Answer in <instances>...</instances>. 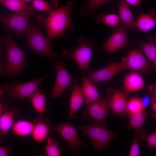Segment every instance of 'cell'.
<instances>
[{
  "label": "cell",
  "mask_w": 156,
  "mask_h": 156,
  "mask_svg": "<svg viewBox=\"0 0 156 156\" xmlns=\"http://www.w3.org/2000/svg\"><path fill=\"white\" fill-rule=\"evenodd\" d=\"M76 128L86 136L94 148L99 151L103 150L117 134L106 128L104 125L94 122L78 125Z\"/></svg>",
  "instance_id": "3"
},
{
  "label": "cell",
  "mask_w": 156,
  "mask_h": 156,
  "mask_svg": "<svg viewBox=\"0 0 156 156\" xmlns=\"http://www.w3.org/2000/svg\"><path fill=\"white\" fill-rule=\"evenodd\" d=\"M36 11L30 10L15 12L4 16H0V22L7 26L19 36L23 37L26 32L29 21Z\"/></svg>",
  "instance_id": "5"
},
{
  "label": "cell",
  "mask_w": 156,
  "mask_h": 156,
  "mask_svg": "<svg viewBox=\"0 0 156 156\" xmlns=\"http://www.w3.org/2000/svg\"><path fill=\"white\" fill-rule=\"evenodd\" d=\"M124 83V90L127 93L139 90L144 86L142 76L139 73L135 72H130L126 75Z\"/></svg>",
  "instance_id": "20"
},
{
  "label": "cell",
  "mask_w": 156,
  "mask_h": 156,
  "mask_svg": "<svg viewBox=\"0 0 156 156\" xmlns=\"http://www.w3.org/2000/svg\"><path fill=\"white\" fill-rule=\"evenodd\" d=\"M127 69L123 57L121 61L112 63L105 67L99 70L89 72L88 78L92 82H100L112 79L119 72Z\"/></svg>",
  "instance_id": "9"
},
{
  "label": "cell",
  "mask_w": 156,
  "mask_h": 156,
  "mask_svg": "<svg viewBox=\"0 0 156 156\" xmlns=\"http://www.w3.org/2000/svg\"><path fill=\"white\" fill-rule=\"evenodd\" d=\"M80 40L79 46L70 53L69 56L75 60L83 71H88L90 61L94 52L91 47L93 43L90 40Z\"/></svg>",
  "instance_id": "8"
},
{
  "label": "cell",
  "mask_w": 156,
  "mask_h": 156,
  "mask_svg": "<svg viewBox=\"0 0 156 156\" xmlns=\"http://www.w3.org/2000/svg\"><path fill=\"white\" fill-rule=\"evenodd\" d=\"M1 3L10 10L15 12L33 9L21 0H3Z\"/></svg>",
  "instance_id": "28"
},
{
  "label": "cell",
  "mask_w": 156,
  "mask_h": 156,
  "mask_svg": "<svg viewBox=\"0 0 156 156\" xmlns=\"http://www.w3.org/2000/svg\"><path fill=\"white\" fill-rule=\"evenodd\" d=\"M129 115V127L136 130L141 129L147 118L145 108Z\"/></svg>",
  "instance_id": "25"
},
{
  "label": "cell",
  "mask_w": 156,
  "mask_h": 156,
  "mask_svg": "<svg viewBox=\"0 0 156 156\" xmlns=\"http://www.w3.org/2000/svg\"><path fill=\"white\" fill-rule=\"evenodd\" d=\"M2 43L6 49L7 63L1 75L13 79L25 66L26 58L23 50L10 37L6 38Z\"/></svg>",
  "instance_id": "2"
},
{
  "label": "cell",
  "mask_w": 156,
  "mask_h": 156,
  "mask_svg": "<svg viewBox=\"0 0 156 156\" xmlns=\"http://www.w3.org/2000/svg\"><path fill=\"white\" fill-rule=\"evenodd\" d=\"M6 95L4 89L0 87V100L3 99Z\"/></svg>",
  "instance_id": "39"
},
{
  "label": "cell",
  "mask_w": 156,
  "mask_h": 156,
  "mask_svg": "<svg viewBox=\"0 0 156 156\" xmlns=\"http://www.w3.org/2000/svg\"><path fill=\"white\" fill-rule=\"evenodd\" d=\"M141 100L143 106L145 108L149 105L151 102L150 98L148 96H145Z\"/></svg>",
  "instance_id": "36"
},
{
  "label": "cell",
  "mask_w": 156,
  "mask_h": 156,
  "mask_svg": "<svg viewBox=\"0 0 156 156\" xmlns=\"http://www.w3.org/2000/svg\"><path fill=\"white\" fill-rule=\"evenodd\" d=\"M142 51L152 63L155 67L156 66V46L155 43L138 41L135 42Z\"/></svg>",
  "instance_id": "24"
},
{
  "label": "cell",
  "mask_w": 156,
  "mask_h": 156,
  "mask_svg": "<svg viewBox=\"0 0 156 156\" xmlns=\"http://www.w3.org/2000/svg\"><path fill=\"white\" fill-rule=\"evenodd\" d=\"M110 95L109 93L103 99L86 104L83 118H90L94 123L104 125L107 118L108 103Z\"/></svg>",
  "instance_id": "7"
},
{
  "label": "cell",
  "mask_w": 156,
  "mask_h": 156,
  "mask_svg": "<svg viewBox=\"0 0 156 156\" xmlns=\"http://www.w3.org/2000/svg\"><path fill=\"white\" fill-rule=\"evenodd\" d=\"M53 129L62 136L70 149L77 150L80 148L81 141L78 136L77 129L70 123H60L55 126Z\"/></svg>",
  "instance_id": "12"
},
{
  "label": "cell",
  "mask_w": 156,
  "mask_h": 156,
  "mask_svg": "<svg viewBox=\"0 0 156 156\" xmlns=\"http://www.w3.org/2000/svg\"><path fill=\"white\" fill-rule=\"evenodd\" d=\"M3 0H0V3H1Z\"/></svg>",
  "instance_id": "43"
},
{
  "label": "cell",
  "mask_w": 156,
  "mask_h": 156,
  "mask_svg": "<svg viewBox=\"0 0 156 156\" xmlns=\"http://www.w3.org/2000/svg\"><path fill=\"white\" fill-rule=\"evenodd\" d=\"M127 69L145 72L151 66V62L141 50L136 49L130 51L126 57H123Z\"/></svg>",
  "instance_id": "13"
},
{
  "label": "cell",
  "mask_w": 156,
  "mask_h": 156,
  "mask_svg": "<svg viewBox=\"0 0 156 156\" xmlns=\"http://www.w3.org/2000/svg\"><path fill=\"white\" fill-rule=\"evenodd\" d=\"M149 146L153 148L156 146V133L154 132L146 136V138Z\"/></svg>",
  "instance_id": "33"
},
{
  "label": "cell",
  "mask_w": 156,
  "mask_h": 156,
  "mask_svg": "<svg viewBox=\"0 0 156 156\" xmlns=\"http://www.w3.org/2000/svg\"><path fill=\"white\" fill-rule=\"evenodd\" d=\"M84 102V96L77 81L73 88L70 99L69 110V119L77 118L78 111Z\"/></svg>",
  "instance_id": "16"
},
{
  "label": "cell",
  "mask_w": 156,
  "mask_h": 156,
  "mask_svg": "<svg viewBox=\"0 0 156 156\" xmlns=\"http://www.w3.org/2000/svg\"><path fill=\"white\" fill-rule=\"evenodd\" d=\"M81 88L84 96L86 104L101 99L98 89L88 78H83Z\"/></svg>",
  "instance_id": "21"
},
{
  "label": "cell",
  "mask_w": 156,
  "mask_h": 156,
  "mask_svg": "<svg viewBox=\"0 0 156 156\" xmlns=\"http://www.w3.org/2000/svg\"><path fill=\"white\" fill-rule=\"evenodd\" d=\"M26 36L27 44L31 49L50 59L55 58L56 55L50 46V41L45 37L37 25L29 24Z\"/></svg>",
  "instance_id": "4"
},
{
  "label": "cell",
  "mask_w": 156,
  "mask_h": 156,
  "mask_svg": "<svg viewBox=\"0 0 156 156\" xmlns=\"http://www.w3.org/2000/svg\"><path fill=\"white\" fill-rule=\"evenodd\" d=\"M19 116L18 109L11 106L8 107L0 116V142L5 141L7 134L12 129L15 119Z\"/></svg>",
  "instance_id": "14"
},
{
  "label": "cell",
  "mask_w": 156,
  "mask_h": 156,
  "mask_svg": "<svg viewBox=\"0 0 156 156\" xmlns=\"http://www.w3.org/2000/svg\"><path fill=\"white\" fill-rule=\"evenodd\" d=\"M125 0L127 3L137 7H139L140 6L141 2V0Z\"/></svg>",
  "instance_id": "35"
},
{
  "label": "cell",
  "mask_w": 156,
  "mask_h": 156,
  "mask_svg": "<svg viewBox=\"0 0 156 156\" xmlns=\"http://www.w3.org/2000/svg\"><path fill=\"white\" fill-rule=\"evenodd\" d=\"M8 107L5 103H0V116Z\"/></svg>",
  "instance_id": "37"
},
{
  "label": "cell",
  "mask_w": 156,
  "mask_h": 156,
  "mask_svg": "<svg viewBox=\"0 0 156 156\" xmlns=\"http://www.w3.org/2000/svg\"><path fill=\"white\" fill-rule=\"evenodd\" d=\"M33 129L31 134L33 140L38 143L44 142L50 133L51 125L47 118H44L40 114L34 120Z\"/></svg>",
  "instance_id": "15"
},
{
  "label": "cell",
  "mask_w": 156,
  "mask_h": 156,
  "mask_svg": "<svg viewBox=\"0 0 156 156\" xmlns=\"http://www.w3.org/2000/svg\"><path fill=\"white\" fill-rule=\"evenodd\" d=\"M127 102L125 92L114 89L109 98V108L113 114H122L127 111Z\"/></svg>",
  "instance_id": "17"
},
{
  "label": "cell",
  "mask_w": 156,
  "mask_h": 156,
  "mask_svg": "<svg viewBox=\"0 0 156 156\" xmlns=\"http://www.w3.org/2000/svg\"><path fill=\"white\" fill-rule=\"evenodd\" d=\"M156 25V13L152 9L148 14L142 13L135 21L136 28L145 33L153 29Z\"/></svg>",
  "instance_id": "19"
},
{
  "label": "cell",
  "mask_w": 156,
  "mask_h": 156,
  "mask_svg": "<svg viewBox=\"0 0 156 156\" xmlns=\"http://www.w3.org/2000/svg\"><path fill=\"white\" fill-rule=\"evenodd\" d=\"M118 16L120 22L127 30L133 31L136 28L135 21L131 10L125 0H120L118 7Z\"/></svg>",
  "instance_id": "18"
},
{
  "label": "cell",
  "mask_w": 156,
  "mask_h": 156,
  "mask_svg": "<svg viewBox=\"0 0 156 156\" xmlns=\"http://www.w3.org/2000/svg\"><path fill=\"white\" fill-rule=\"evenodd\" d=\"M113 0H88L87 9L89 13H92L105 3Z\"/></svg>",
  "instance_id": "32"
},
{
  "label": "cell",
  "mask_w": 156,
  "mask_h": 156,
  "mask_svg": "<svg viewBox=\"0 0 156 156\" xmlns=\"http://www.w3.org/2000/svg\"><path fill=\"white\" fill-rule=\"evenodd\" d=\"M13 148V146L8 147L0 146V156H10Z\"/></svg>",
  "instance_id": "34"
},
{
  "label": "cell",
  "mask_w": 156,
  "mask_h": 156,
  "mask_svg": "<svg viewBox=\"0 0 156 156\" xmlns=\"http://www.w3.org/2000/svg\"><path fill=\"white\" fill-rule=\"evenodd\" d=\"M31 3V6L36 11L49 13L53 10L50 4L44 0H33Z\"/></svg>",
  "instance_id": "30"
},
{
  "label": "cell",
  "mask_w": 156,
  "mask_h": 156,
  "mask_svg": "<svg viewBox=\"0 0 156 156\" xmlns=\"http://www.w3.org/2000/svg\"><path fill=\"white\" fill-rule=\"evenodd\" d=\"M62 149L59 147V142L49 137L47 138L44 153L42 156H59L62 154Z\"/></svg>",
  "instance_id": "26"
},
{
  "label": "cell",
  "mask_w": 156,
  "mask_h": 156,
  "mask_svg": "<svg viewBox=\"0 0 156 156\" xmlns=\"http://www.w3.org/2000/svg\"><path fill=\"white\" fill-rule=\"evenodd\" d=\"M21 1L24 2L25 3H27L31 2H32L33 0H21Z\"/></svg>",
  "instance_id": "42"
},
{
  "label": "cell",
  "mask_w": 156,
  "mask_h": 156,
  "mask_svg": "<svg viewBox=\"0 0 156 156\" xmlns=\"http://www.w3.org/2000/svg\"><path fill=\"white\" fill-rule=\"evenodd\" d=\"M140 136L138 130H136L134 140L129 152L130 156H138L140 155V151L139 145V139Z\"/></svg>",
  "instance_id": "31"
},
{
  "label": "cell",
  "mask_w": 156,
  "mask_h": 156,
  "mask_svg": "<svg viewBox=\"0 0 156 156\" xmlns=\"http://www.w3.org/2000/svg\"><path fill=\"white\" fill-rule=\"evenodd\" d=\"M96 22L98 23H103L114 29L117 27L120 23L118 15L115 13H100L97 16Z\"/></svg>",
  "instance_id": "27"
},
{
  "label": "cell",
  "mask_w": 156,
  "mask_h": 156,
  "mask_svg": "<svg viewBox=\"0 0 156 156\" xmlns=\"http://www.w3.org/2000/svg\"><path fill=\"white\" fill-rule=\"evenodd\" d=\"M47 77V75H45L26 82L6 84L3 86V88L6 95L10 98L18 99L22 101L25 98H28L34 93L38 89L42 82Z\"/></svg>",
  "instance_id": "6"
},
{
  "label": "cell",
  "mask_w": 156,
  "mask_h": 156,
  "mask_svg": "<svg viewBox=\"0 0 156 156\" xmlns=\"http://www.w3.org/2000/svg\"><path fill=\"white\" fill-rule=\"evenodd\" d=\"M129 42L127 30L120 22L118 26L114 29V31L101 49L112 54L127 47Z\"/></svg>",
  "instance_id": "10"
},
{
  "label": "cell",
  "mask_w": 156,
  "mask_h": 156,
  "mask_svg": "<svg viewBox=\"0 0 156 156\" xmlns=\"http://www.w3.org/2000/svg\"><path fill=\"white\" fill-rule=\"evenodd\" d=\"M55 68L56 71V79L50 96L53 98H57L71 86L72 77L63 62L58 63Z\"/></svg>",
  "instance_id": "11"
},
{
  "label": "cell",
  "mask_w": 156,
  "mask_h": 156,
  "mask_svg": "<svg viewBox=\"0 0 156 156\" xmlns=\"http://www.w3.org/2000/svg\"><path fill=\"white\" fill-rule=\"evenodd\" d=\"M144 108L142 105L141 100L134 98L127 101V111L129 114H132L138 112Z\"/></svg>",
  "instance_id": "29"
},
{
  "label": "cell",
  "mask_w": 156,
  "mask_h": 156,
  "mask_svg": "<svg viewBox=\"0 0 156 156\" xmlns=\"http://www.w3.org/2000/svg\"><path fill=\"white\" fill-rule=\"evenodd\" d=\"M34 126L33 122L21 119L14 122L12 129L14 135L19 137H24L31 135Z\"/></svg>",
  "instance_id": "23"
},
{
  "label": "cell",
  "mask_w": 156,
  "mask_h": 156,
  "mask_svg": "<svg viewBox=\"0 0 156 156\" xmlns=\"http://www.w3.org/2000/svg\"><path fill=\"white\" fill-rule=\"evenodd\" d=\"M74 6L73 3L70 2L66 5L53 10L45 17L40 16L38 18V21L45 25L47 38L50 41L57 36H64V31L71 26V21L69 14Z\"/></svg>",
  "instance_id": "1"
},
{
  "label": "cell",
  "mask_w": 156,
  "mask_h": 156,
  "mask_svg": "<svg viewBox=\"0 0 156 156\" xmlns=\"http://www.w3.org/2000/svg\"><path fill=\"white\" fill-rule=\"evenodd\" d=\"M28 99L34 109L40 114H42L47 112L46 99L44 89H38Z\"/></svg>",
  "instance_id": "22"
},
{
  "label": "cell",
  "mask_w": 156,
  "mask_h": 156,
  "mask_svg": "<svg viewBox=\"0 0 156 156\" xmlns=\"http://www.w3.org/2000/svg\"><path fill=\"white\" fill-rule=\"evenodd\" d=\"M1 54V49L0 47V74H1L5 68V65L2 63L0 60V56Z\"/></svg>",
  "instance_id": "40"
},
{
  "label": "cell",
  "mask_w": 156,
  "mask_h": 156,
  "mask_svg": "<svg viewBox=\"0 0 156 156\" xmlns=\"http://www.w3.org/2000/svg\"><path fill=\"white\" fill-rule=\"evenodd\" d=\"M152 108L153 110L155 112L156 111V101H154L152 105Z\"/></svg>",
  "instance_id": "41"
},
{
  "label": "cell",
  "mask_w": 156,
  "mask_h": 156,
  "mask_svg": "<svg viewBox=\"0 0 156 156\" xmlns=\"http://www.w3.org/2000/svg\"><path fill=\"white\" fill-rule=\"evenodd\" d=\"M156 36L153 35H150L148 36L147 39L148 41L155 43Z\"/></svg>",
  "instance_id": "38"
}]
</instances>
